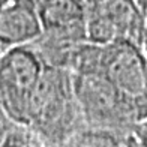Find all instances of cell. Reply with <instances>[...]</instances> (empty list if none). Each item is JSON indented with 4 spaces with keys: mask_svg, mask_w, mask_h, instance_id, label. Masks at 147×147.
Listing matches in <instances>:
<instances>
[{
    "mask_svg": "<svg viewBox=\"0 0 147 147\" xmlns=\"http://www.w3.org/2000/svg\"><path fill=\"white\" fill-rule=\"evenodd\" d=\"M41 0H0V47L33 44L42 35L39 21Z\"/></svg>",
    "mask_w": 147,
    "mask_h": 147,
    "instance_id": "52a82bcc",
    "label": "cell"
},
{
    "mask_svg": "<svg viewBox=\"0 0 147 147\" xmlns=\"http://www.w3.org/2000/svg\"><path fill=\"white\" fill-rule=\"evenodd\" d=\"M134 132L140 138V141L143 143V146L147 147V119L141 120V122H137L134 125Z\"/></svg>",
    "mask_w": 147,
    "mask_h": 147,
    "instance_id": "8fae6325",
    "label": "cell"
},
{
    "mask_svg": "<svg viewBox=\"0 0 147 147\" xmlns=\"http://www.w3.org/2000/svg\"><path fill=\"white\" fill-rule=\"evenodd\" d=\"M45 60L32 44L6 48L0 56V110L11 122L27 125Z\"/></svg>",
    "mask_w": 147,
    "mask_h": 147,
    "instance_id": "7a4b0ae2",
    "label": "cell"
},
{
    "mask_svg": "<svg viewBox=\"0 0 147 147\" xmlns=\"http://www.w3.org/2000/svg\"><path fill=\"white\" fill-rule=\"evenodd\" d=\"M39 21L42 35L38 39L47 41L53 50L65 53L69 59L77 45L87 42V12L86 0H41Z\"/></svg>",
    "mask_w": 147,
    "mask_h": 147,
    "instance_id": "8992f818",
    "label": "cell"
},
{
    "mask_svg": "<svg viewBox=\"0 0 147 147\" xmlns=\"http://www.w3.org/2000/svg\"><path fill=\"white\" fill-rule=\"evenodd\" d=\"M0 147H44L42 137L27 125L11 122L0 138Z\"/></svg>",
    "mask_w": 147,
    "mask_h": 147,
    "instance_id": "9c48e42d",
    "label": "cell"
},
{
    "mask_svg": "<svg viewBox=\"0 0 147 147\" xmlns=\"http://www.w3.org/2000/svg\"><path fill=\"white\" fill-rule=\"evenodd\" d=\"M137 3L140 5V8L143 9L144 14H147V0H137Z\"/></svg>",
    "mask_w": 147,
    "mask_h": 147,
    "instance_id": "4fadbf2b",
    "label": "cell"
},
{
    "mask_svg": "<svg viewBox=\"0 0 147 147\" xmlns=\"http://www.w3.org/2000/svg\"><path fill=\"white\" fill-rule=\"evenodd\" d=\"M144 119H147V87H146L143 98L140 99L138 104L135 105V120L137 122H141Z\"/></svg>",
    "mask_w": 147,
    "mask_h": 147,
    "instance_id": "30bf717a",
    "label": "cell"
},
{
    "mask_svg": "<svg viewBox=\"0 0 147 147\" xmlns=\"http://www.w3.org/2000/svg\"><path fill=\"white\" fill-rule=\"evenodd\" d=\"M86 2H87L89 5H92V3H95V2H98V0H86Z\"/></svg>",
    "mask_w": 147,
    "mask_h": 147,
    "instance_id": "9a60e30c",
    "label": "cell"
},
{
    "mask_svg": "<svg viewBox=\"0 0 147 147\" xmlns=\"http://www.w3.org/2000/svg\"><path fill=\"white\" fill-rule=\"evenodd\" d=\"M146 45H147V14H146Z\"/></svg>",
    "mask_w": 147,
    "mask_h": 147,
    "instance_id": "5bb4252c",
    "label": "cell"
},
{
    "mask_svg": "<svg viewBox=\"0 0 147 147\" xmlns=\"http://www.w3.org/2000/svg\"><path fill=\"white\" fill-rule=\"evenodd\" d=\"M120 141L116 131L90 128L71 137L66 147H120Z\"/></svg>",
    "mask_w": 147,
    "mask_h": 147,
    "instance_id": "ba28073f",
    "label": "cell"
},
{
    "mask_svg": "<svg viewBox=\"0 0 147 147\" xmlns=\"http://www.w3.org/2000/svg\"><path fill=\"white\" fill-rule=\"evenodd\" d=\"M120 147H144V146H143L141 141H140V138L135 135V132L131 131L129 134H126L125 137H122Z\"/></svg>",
    "mask_w": 147,
    "mask_h": 147,
    "instance_id": "7c38bea8",
    "label": "cell"
},
{
    "mask_svg": "<svg viewBox=\"0 0 147 147\" xmlns=\"http://www.w3.org/2000/svg\"><path fill=\"white\" fill-rule=\"evenodd\" d=\"M71 74L80 113L90 128L116 131L126 123L135 125L131 104L101 71Z\"/></svg>",
    "mask_w": 147,
    "mask_h": 147,
    "instance_id": "3957f363",
    "label": "cell"
},
{
    "mask_svg": "<svg viewBox=\"0 0 147 147\" xmlns=\"http://www.w3.org/2000/svg\"><path fill=\"white\" fill-rule=\"evenodd\" d=\"M132 41L146 45V14L137 0H98L89 5L87 42Z\"/></svg>",
    "mask_w": 147,
    "mask_h": 147,
    "instance_id": "277c9868",
    "label": "cell"
},
{
    "mask_svg": "<svg viewBox=\"0 0 147 147\" xmlns=\"http://www.w3.org/2000/svg\"><path fill=\"white\" fill-rule=\"evenodd\" d=\"M99 71L131 104L135 116V105L143 98L147 87L146 45L132 41H116L101 45Z\"/></svg>",
    "mask_w": 147,
    "mask_h": 147,
    "instance_id": "5b68a950",
    "label": "cell"
},
{
    "mask_svg": "<svg viewBox=\"0 0 147 147\" xmlns=\"http://www.w3.org/2000/svg\"><path fill=\"white\" fill-rule=\"evenodd\" d=\"M77 116L81 117V113L71 71L47 63L32 99L29 126L41 137L59 140L71 131Z\"/></svg>",
    "mask_w": 147,
    "mask_h": 147,
    "instance_id": "6da1fadb",
    "label": "cell"
}]
</instances>
